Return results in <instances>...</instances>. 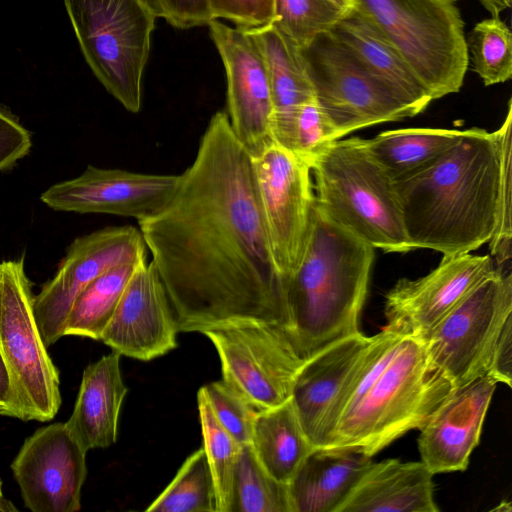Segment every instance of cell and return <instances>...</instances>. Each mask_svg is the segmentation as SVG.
Masks as SVG:
<instances>
[{
	"label": "cell",
	"mask_w": 512,
	"mask_h": 512,
	"mask_svg": "<svg viewBox=\"0 0 512 512\" xmlns=\"http://www.w3.org/2000/svg\"><path fill=\"white\" fill-rule=\"evenodd\" d=\"M229 512H292L288 484L261 465L250 444L239 450Z\"/></svg>",
	"instance_id": "29"
},
{
	"label": "cell",
	"mask_w": 512,
	"mask_h": 512,
	"mask_svg": "<svg viewBox=\"0 0 512 512\" xmlns=\"http://www.w3.org/2000/svg\"><path fill=\"white\" fill-rule=\"evenodd\" d=\"M93 74L123 107L137 113L157 15L148 0H64Z\"/></svg>",
	"instance_id": "7"
},
{
	"label": "cell",
	"mask_w": 512,
	"mask_h": 512,
	"mask_svg": "<svg viewBox=\"0 0 512 512\" xmlns=\"http://www.w3.org/2000/svg\"><path fill=\"white\" fill-rule=\"evenodd\" d=\"M140 229L107 227L76 238L55 276L34 297V313L47 347L64 336L70 308L93 280L119 265L147 260Z\"/></svg>",
	"instance_id": "14"
},
{
	"label": "cell",
	"mask_w": 512,
	"mask_h": 512,
	"mask_svg": "<svg viewBox=\"0 0 512 512\" xmlns=\"http://www.w3.org/2000/svg\"><path fill=\"white\" fill-rule=\"evenodd\" d=\"M310 168L315 202L333 221L385 252L413 250L393 178L372 156L366 139L330 142Z\"/></svg>",
	"instance_id": "5"
},
{
	"label": "cell",
	"mask_w": 512,
	"mask_h": 512,
	"mask_svg": "<svg viewBox=\"0 0 512 512\" xmlns=\"http://www.w3.org/2000/svg\"><path fill=\"white\" fill-rule=\"evenodd\" d=\"M17 511L13 503L4 497L2 490V481L0 480V512Z\"/></svg>",
	"instance_id": "44"
},
{
	"label": "cell",
	"mask_w": 512,
	"mask_h": 512,
	"mask_svg": "<svg viewBox=\"0 0 512 512\" xmlns=\"http://www.w3.org/2000/svg\"><path fill=\"white\" fill-rule=\"evenodd\" d=\"M463 132L436 128L397 129L366 139V144L376 161L395 179L438 158Z\"/></svg>",
	"instance_id": "27"
},
{
	"label": "cell",
	"mask_w": 512,
	"mask_h": 512,
	"mask_svg": "<svg viewBox=\"0 0 512 512\" xmlns=\"http://www.w3.org/2000/svg\"><path fill=\"white\" fill-rule=\"evenodd\" d=\"M496 270L490 254L443 256L427 275L402 278L387 292L382 329L424 341L456 304Z\"/></svg>",
	"instance_id": "15"
},
{
	"label": "cell",
	"mask_w": 512,
	"mask_h": 512,
	"mask_svg": "<svg viewBox=\"0 0 512 512\" xmlns=\"http://www.w3.org/2000/svg\"><path fill=\"white\" fill-rule=\"evenodd\" d=\"M176 317L152 264L141 262L127 283L100 340L113 351L141 361L177 346Z\"/></svg>",
	"instance_id": "19"
},
{
	"label": "cell",
	"mask_w": 512,
	"mask_h": 512,
	"mask_svg": "<svg viewBox=\"0 0 512 512\" xmlns=\"http://www.w3.org/2000/svg\"><path fill=\"white\" fill-rule=\"evenodd\" d=\"M11 382L10 375L4 358L0 352V407L4 406L10 397Z\"/></svg>",
	"instance_id": "41"
},
{
	"label": "cell",
	"mask_w": 512,
	"mask_h": 512,
	"mask_svg": "<svg viewBox=\"0 0 512 512\" xmlns=\"http://www.w3.org/2000/svg\"><path fill=\"white\" fill-rule=\"evenodd\" d=\"M331 5L337 8L342 14L355 7L354 0H327Z\"/></svg>",
	"instance_id": "43"
},
{
	"label": "cell",
	"mask_w": 512,
	"mask_h": 512,
	"mask_svg": "<svg viewBox=\"0 0 512 512\" xmlns=\"http://www.w3.org/2000/svg\"><path fill=\"white\" fill-rule=\"evenodd\" d=\"M433 473L422 462H372L338 512H438Z\"/></svg>",
	"instance_id": "21"
},
{
	"label": "cell",
	"mask_w": 512,
	"mask_h": 512,
	"mask_svg": "<svg viewBox=\"0 0 512 512\" xmlns=\"http://www.w3.org/2000/svg\"><path fill=\"white\" fill-rule=\"evenodd\" d=\"M497 384L485 375L454 389L419 429L421 461L433 474L466 470Z\"/></svg>",
	"instance_id": "20"
},
{
	"label": "cell",
	"mask_w": 512,
	"mask_h": 512,
	"mask_svg": "<svg viewBox=\"0 0 512 512\" xmlns=\"http://www.w3.org/2000/svg\"><path fill=\"white\" fill-rule=\"evenodd\" d=\"M512 101L508 102L507 113L502 125L497 129L500 141V180L498 211L494 234L489 246L491 257L498 268L511 267V195H512Z\"/></svg>",
	"instance_id": "34"
},
{
	"label": "cell",
	"mask_w": 512,
	"mask_h": 512,
	"mask_svg": "<svg viewBox=\"0 0 512 512\" xmlns=\"http://www.w3.org/2000/svg\"><path fill=\"white\" fill-rule=\"evenodd\" d=\"M177 181L178 175L88 165L80 176L49 187L40 200L56 211L112 214L139 221L167 203Z\"/></svg>",
	"instance_id": "18"
},
{
	"label": "cell",
	"mask_w": 512,
	"mask_h": 512,
	"mask_svg": "<svg viewBox=\"0 0 512 512\" xmlns=\"http://www.w3.org/2000/svg\"><path fill=\"white\" fill-rule=\"evenodd\" d=\"M496 269L423 341L432 367L454 389L488 375L497 341L512 320L511 269Z\"/></svg>",
	"instance_id": "9"
},
{
	"label": "cell",
	"mask_w": 512,
	"mask_h": 512,
	"mask_svg": "<svg viewBox=\"0 0 512 512\" xmlns=\"http://www.w3.org/2000/svg\"><path fill=\"white\" fill-rule=\"evenodd\" d=\"M86 453L64 423L37 429L11 463L24 505L32 512L79 511Z\"/></svg>",
	"instance_id": "16"
},
{
	"label": "cell",
	"mask_w": 512,
	"mask_h": 512,
	"mask_svg": "<svg viewBox=\"0 0 512 512\" xmlns=\"http://www.w3.org/2000/svg\"><path fill=\"white\" fill-rule=\"evenodd\" d=\"M34 297L24 257L0 262V352L11 382L0 415L47 422L61 406L60 377L37 325Z\"/></svg>",
	"instance_id": "8"
},
{
	"label": "cell",
	"mask_w": 512,
	"mask_h": 512,
	"mask_svg": "<svg viewBox=\"0 0 512 512\" xmlns=\"http://www.w3.org/2000/svg\"><path fill=\"white\" fill-rule=\"evenodd\" d=\"M251 159L274 259L288 278L299 266L309 237L315 201L311 168L276 142Z\"/></svg>",
	"instance_id": "13"
},
{
	"label": "cell",
	"mask_w": 512,
	"mask_h": 512,
	"mask_svg": "<svg viewBox=\"0 0 512 512\" xmlns=\"http://www.w3.org/2000/svg\"><path fill=\"white\" fill-rule=\"evenodd\" d=\"M31 147L30 132L14 115L0 108V172L15 166Z\"/></svg>",
	"instance_id": "39"
},
{
	"label": "cell",
	"mask_w": 512,
	"mask_h": 512,
	"mask_svg": "<svg viewBox=\"0 0 512 512\" xmlns=\"http://www.w3.org/2000/svg\"><path fill=\"white\" fill-rule=\"evenodd\" d=\"M147 512H217L213 475L203 447L192 453Z\"/></svg>",
	"instance_id": "30"
},
{
	"label": "cell",
	"mask_w": 512,
	"mask_h": 512,
	"mask_svg": "<svg viewBox=\"0 0 512 512\" xmlns=\"http://www.w3.org/2000/svg\"><path fill=\"white\" fill-rule=\"evenodd\" d=\"M157 17L178 29L208 25L211 15L208 0H148Z\"/></svg>",
	"instance_id": "38"
},
{
	"label": "cell",
	"mask_w": 512,
	"mask_h": 512,
	"mask_svg": "<svg viewBox=\"0 0 512 512\" xmlns=\"http://www.w3.org/2000/svg\"><path fill=\"white\" fill-rule=\"evenodd\" d=\"M246 31L259 47L269 74L273 100V140L291 151L298 109L315 97L302 50L274 23Z\"/></svg>",
	"instance_id": "23"
},
{
	"label": "cell",
	"mask_w": 512,
	"mask_h": 512,
	"mask_svg": "<svg viewBox=\"0 0 512 512\" xmlns=\"http://www.w3.org/2000/svg\"><path fill=\"white\" fill-rule=\"evenodd\" d=\"M203 448L213 475L217 512H229L234 468L240 445L222 427L200 388L197 393Z\"/></svg>",
	"instance_id": "32"
},
{
	"label": "cell",
	"mask_w": 512,
	"mask_h": 512,
	"mask_svg": "<svg viewBox=\"0 0 512 512\" xmlns=\"http://www.w3.org/2000/svg\"><path fill=\"white\" fill-rule=\"evenodd\" d=\"M335 140L334 130L316 98L304 102L296 114L291 152L310 166L313 159Z\"/></svg>",
	"instance_id": "36"
},
{
	"label": "cell",
	"mask_w": 512,
	"mask_h": 512,
	"mask_svg": "<svg viewBox=\"0 0 512 512\" xmlns=\"http://www.w3.org/2000/svg\"><path fill=\"white\" fill-rule=\"evenodd\" d=\"M512 320L501 333L491 361L488 375L497 383L511 387L512 383Z\"/></svg>",
	"instance_id": "40"
},
{
	"label": "cell",
	"mask_w": 512,
	"mask_h": 512,
	"mask_svg": "<svg viewBox=\"0 0 512 512\" xmlns=\"http://www.w3.org/2000/svg\"><path fill=\"white\" fill-rule=\"evenodd\" d=\"M453 390L432 367L424 342L403 337L382 371L351 400L328 448L372 457L420 429Z\"/></svg>",
	"instance_id": "4"
},
{
	"label": "cell",
	"mask_w": 512,
	"mask_h": 512,
	"mask_svg": "<svg viewBox=\"0 0 512 512\" xmlns=\"http://www.w3.org/2000/svg\"><path fill=\"white\" fill-rule=\"evenodd\" d=\"M250 446L261 465L274 478L288 484L313 449L291 398L278 406L258 411Z\"/></svg>",
	"instance_id": "26"
},
{
	"label": "cell",
	"mask_w": 512,
	"mask_h": 512,
	"mask_svg": "<svg viewBox=\"0 0 512 512\" xmlns=\"http://www.w3.org/2000/svg\"><path fill=\"white\" fill-rule=\"evenodd\" d=\"M214 416L240 445L250 444L253 423L259 410L223 379L201 387Z\"/></svg>",
	"instance_id": "35"
},
{
	"label": "cell",
	"mask_w": 512,
	"mask_h": 512,
	"mask_svg": "<svg viewBox=\"0 0 512 512\" xmlns=\"http://www.w3.org/2000/svg\"><path fill=\"white\" fill-rule=\"evenodd\" d=\"M473 70L484 85L504 83L512 76V34L500 16L475 24L466 39Z\"/></svg>",
	"instance_id": "31"
},
{
	"label": "cell",
	"mask_w": 512,
	"mask_h": 512,
	"mask_svg": "<svg viewBox=\"0 0 512 512\" xmlns=\"http://www.w3.org/2000/svg\"><path fill=\"white\" fill-rule=\"evenodd\" d=\"M372 462L347 449L313 448L288 482L292 512H338Z\"/></svg>",
	"instance_id": "25"
},
{
	"label": "cell",
	"mask_w": 512,
	"mask_h": 512,
	"mask_svg": "<svg viewBox=\"0 0 512 512\" xmlns=\"http://www.w3.org/2000/svg\"><path fill=\"white\" fill-rule=\"evenodd\" d=\"M491 16H500V14L510 7L511 0H478Z\"/></svg>",
	"instance_id": "42"
},
{
	"label": "cell",
	"mask_w": 512,
	"mask_h": 512,
	"mask_svg": "<svg viewBox=\"0 0 512 512\" xmlns=\"http://www.w3.org/2000/svg\"><path fill=\"white\" fill-rule=\"evenodd\" d=\"M374 247L333 221L314 201L302 260L287 278L295 348L304 361L360 333Z\"/></svg>",
	"instance_id": "3"
},
{
	"label": "cell",
	"mask_w": 512,
	"mask_h": 512,
	"mask_svg": "<svg viewBox=\"0 0 512 512\" xmlns=\"http://www.w3.org/2000/svg\"><path fill=\"white\" fill-rule=\"evenodd\" d=\"M497 130H464L438 158L393 179L412 247L443 256L472 252L494 234L500 180Z\"/></svg>",
	"instance_id": "2"
},
{
	"label": "cell",
	"mask_w": 512,
	"mask_h": 512,
	"mask_svg": "<svg viewBox=\"0 0 512 512\" xmlns=\"http://www.w3.org/2000/svg\"><path fill=\"white\" fill-rule=\"evenodd\" d=\"M138 224L179 332L254 321L293 339L287 278L271 249L252 159L226 113L211 117L167 203Z\"/></svg>",
	"instance_id": "1"
},
{
	"label": "cell",
	"mask_w": 512,
	"mask_h": 512,
	"mask_svg": "<svg viewBox=\"0 0 512 512\" xmlns=\"http://www.w3.org/2000/svg\"><path fill=\"white\" fill-rule=\"evenodd\" d=\"M120 356L113 351L85 368L73 412L64 423L87 452L107 448L117 439L119 414L128 391Z\"/></svg>",
	"instance_id": "22"
},
{
	"label": "cell",
	"mask_w": 512,
	"mask_h": 512,
	"mask_svg": "<svg viewBox=\"0 0 512 512\" xmlns=\"http://www.w3.org/2000/svg\"><path fill=\"white\" fill-rule=\"evenodd\" d=\"M140 263L119 265L87 285L70 308L64 336L100 340L127 283Z\"/></svg>",
	"instance_id": "28"
},
{
	"label": "cell",
	"mask_w": 512,
	"mask_h": 512,
	"mask_svg": "<svg viewBox=\"0 0 512 512\" xmlns=\"http://www.w3.org/2000/svg\"><path fill=\"white\" fill-rule=\"evenodd\" d=\"M382 332H362L305 361L296 375L291 401L313 448H328L379 345Z\"/></svg>",
	"instance_id": "12"
},
{
	"label": "cell",
	"mask_w": 512,
	"mask_h": 512,
	"mask_svg": "<svg viewBox=\"0 0 512 512\" xmlns=\"http://www.w3.org/2000/svg\"><path fill=\"white\" fill-rule=\"evenodd\" d=\"M433 100L460 90L469 63L457 0H354Z\"/></svg>",
	"instance_id": "6"
},
{
	"label": "cell",
	"mask_w": 512,
	"mask_h": 512,
	"mask_svg": "<svg viewBox=\"0 0 512 512\" xmlns=\"http://www.w3.org/2000/svg\"><path fill=\"white\" fill-rule=\"evenodd\" d=\"M214 345L222 379L257 410L291 398L304 360L287 330L254 321L229 322L202 332Z\"/></svg>",
	"instance_id": "11"
},
{
	"label": "cell",
	"mask_w": 512,
	"mask_h": 512,
	"mask_svg": "<svg viewBox=\"0 0 512 512\" xmlns=\"http://www.w3.org/2000/svg\"><path fill=\"white\" fill-rule=\"evenodd\" d=\"M208 26L225 69L231 128L249 155L255 157L275 142L271 131L272 91L265 60L246 30L219 20Z\"/></svg>",
	"instance_id": "17"
},
{
	"label": "cell",
	"mask_w": 512,
	"mask_h": 512,
	"mask_svg": "<svg viewBox=\"0 0 512 512\" xmlns=\"http://www.w3.org/2000/svg\"><path fill=\"white\" fill-rule=\"evenodd\" d=\"M274 24L300 49L330 30L342 13L327 0H276Z\"/></svg>",
	"instance_id": "33"
},
{
	"label": "cell",
	"mask_w": 512,
	"mask_h": 512,
	"mask_svg": "<svg viewBox=\"0 0 512 512\" xmlns=\"http://www.w3.org/2000/svg\"><path fill=\"white\" fill-rule=\"evenodd\" d=\"M301 50L316 101L336 140L357 129L415 116L330 30Z\"/></svg>",
	"instance_id": "10"
},
{
	"label": "cell",
	"mask_w": 512,
	"mask_h": 512,
	"mask_svg": "<svg viewBox=\"0 0 512 512\" xmlns=\"http://www.w3.org/2000/svg\"><path fill=\"white\" fill-rule=\"evenodd\" d=\"M330 31L415 115L433 101L385 35L357 7L342 14Z\"/></svg>",
	"instance_id": "24"
},
{
	"label": "cell",
	"mask_w": 512,
	"mask_h": 512,
	"mask_svg": "<svg viewBox=\"0 0 512 512\" xmlns=\"http://www.w3.org/2000/svg\"><path fill=\"white\" fill-rule=\"evenodd\" d=\"M276 0H208L213 20L225 19L236 27L249 30L275 22Z\"/></svg>",
	"instance_id": "37"
}]
</instances>
